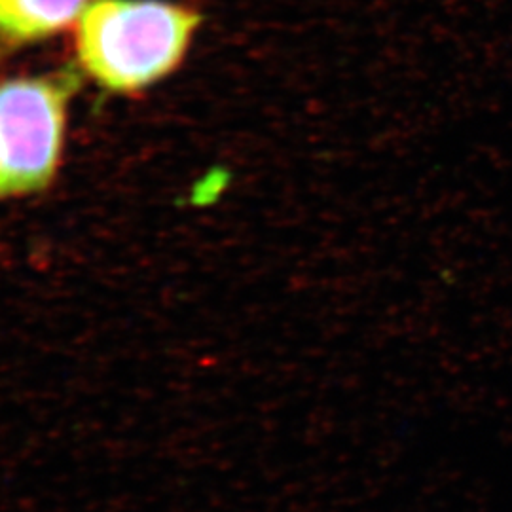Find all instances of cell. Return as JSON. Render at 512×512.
Segmentation results:
<instances>
[{"label":"cell","mask_w":512,"mask_h":512,"mask_svg":"<svg viewBox=\"0 0 512 512\" xmlns=\"http://www.w3.org/2000/svg\"><path fill=\"white\" fill-rule=\"evenodd\" d=\"M200 23L179 2L92 0L76 21L78 63L109 92H139L181 65Z\"/></svg>","instance_id":"cell-1"},{"label":"cell","mask_w":512,"mask_h":512,"mask_svg":"<svg viewBox=\"0 0 512 512\" xmlns=\"http://www.w3.org/2000/svg\"><path fill=\"white\" fill-rule=\"evenodd\" d=\"M92 0H0V40L12 46L54 37L76 23Z\"/></svg>","instance_id":"cell-3"},{"label":"cell","mask_w":512,"mask_h":512,"mask_svg":"<svg viewBox=\"0 0 512 512\" xmlns=\"http://www.w3.org/2000/svg\"><path fill=\"white\" fill-rule=\"evenodd\" d=\"M73 92L71 74L0 82V200L52 183Z\"/></svg>","instance_id":"cell-2"}]
</instances>
